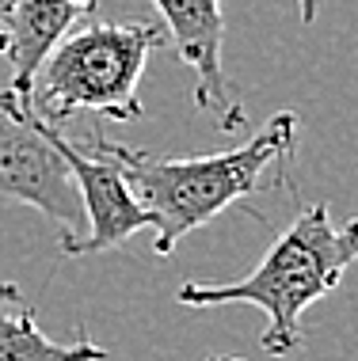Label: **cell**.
Instances as JSON below:
<instances>
[{"instance_id":"52a82bcc","label":"cell","mask_w":358,"mask_h":361,"mask_svg":"<svg viewBox=\"0 0 358 361\" xmlns=\"http://www.w3.org/2000/svg\"><path fill=\"white\" fill-rule=\"evenodd\" d=\"M100 0H8L4 16V57L12 65V80L4 99H31V80L42 57L61 42L73 27L88 23Z\"/></svg>"},{"instance_id":"7a4b0ae2","label":"cell","mask_w":358,"mask_h":361,"mask_svg":"<svg viewBox=\"0 0 358 361\" xmlns=\"http://www.w3.org/2000/svg\"><path fill=\"white\" fill-rule=\"evenodd\" d=\"M351 262H358V217L332 224V209L324 202H309L297 209L290 228H282V236L267 247V255L248 278L229 281V286L183 281L176 300L191 308L256 305L267 316L259 346L282 357L302 346L305 308L340 286Z\"/></svg>"},{"instance_id":"3957f363","label":"cell","mask_w":358,"mask_h":361,"mask_svg":"<svg viewBox=\"0 0 358 361\" xmlns=\"http://www.w3.org/2000/svg\"><path fill=\"white\" fill-rule=\"evenodd\" d=\"M157 46H164V27L153 23L73 27L38 65L31 111L50 126H61L76 111H92L111 122L141 118L138 84Z\"/></svg>"},{"instance_id":"7c38bea8","label":"cell","mask_w":358,"mask_h":361,"mask_svg":"<svg viewBox=\"0 0 358 361\" xmlns=\"http://www.w3.org/2000/svg\"><path fill=\"white\" fill-rule=\"evenodd\" d=\"M206 361H244V357H206Z\"/></svg>"},{"instance_id":"8992f818","label":"cell","mask_w":358,"mask_h":361,"mask_svg":"<svg viewBox=\"0 0 358 361\" xmlns=\"http://www.w3.org/2000/svg\"><path fill=\"white\" fill-rule=\"evenodd\" d=\"M164 19V35L172 38L179 61L195 73V106L210 111L225 133L248 126V111L229 84L225 61V16L221 0H153Z\"/></svg>"},{"instance_id":"9c48e42d","label":"cell","mask_w":358,"mask_h":361,"mask_svg":"<svg viewBox=\"0 0 358 361\" xmlns=\"http://www.w3.org/2000/svg\"><path fill=\"white\" fill-rule=\"evenodd\" d=\"M297 8H302V23H313L321 12V0H297Z\"/></svg>"},{"instance_id":"30bf717a","label":"cell","mask_w":358,"mask_h":361,"mask_svg":"<svg viewBox=\"0 0 358 361\" xmlns=\"http://www.w3.org/2000/svg\"><path fill=\"white\" fill-rule=\"evenodd\" d=\"M0 300H19V286H16V281H0Z\"/></svg>"},{"instance_id":"277c9868","label":"cell","mask_w":358,"mask_h":361,"mask_svg":"<svg viewBox=\"0 0 358 361\" xmlns=\"http://www.w3.org/2000/svg\"><path fill=\"white\" fill-rule=\"evenodd\" d=\"M0 202L38 209L61 228V240L84 232L69 164L46 137V122L31 111V99L0 95Z\"/></svg>"},{"instance_id":"5b68a950","label":"cell","mask_w":358,"mask_h":361,"mask_svg":"<svg viewBox=\"0 0 358 361\" xmlns=\"http://www.w3.org/2000/svg\"><path fill=\"white\" fill-rule=\"evenodd\" d=\"M46 137H50V145L61 152V160L69 164L73 187L80 194V209H84V232L73 240H61L65 259H84V255H100V251H114L130 236L153 228V213L138 202L130 179H126L119 164L95 145L92 133L84 141H73V137H65L57 126L46 122Z\"/></svg>"},{"instance_id":"ba28073f","label":"cell","mask_w":358,"mask_h":361,"mask_svg":"<svg viewBox=\"0 0 358 361\" xmlns=\"http://www.w3.org/2000/svg\"><path fill=\"white\" fill-rule=\"evenodd\" d=\"M0 361H107V350L76 327L73 343H54L35 324V308L19 300H0Z\"/></svg>"},{"instance_id":"8fae6325","label":"cell","mask_w":358,"mask_h":361,"mask_svg":"<svg viewBox=\"0 0 358 361\" xmlns=\"http://www.w3.org/2000/svg\"><path fill=\"white\" fill-rule=\"evenodd\" d=\"M4 16H8V0H0V54H4Z\"/></svg>"},{"instance_id":"6da1fadb","label":"cell","mask_w":358,"mask_h":361,"mask_svg":"<svg viewBox=\"0 0 358 361\" xmlns=\"http://www.w3.org/2000/svg\"><path fill=\"white\" fill-rule=\"evenodd\" d=\"M92 137L122 168L138 202L153 213V232H157L153 255H172L187 232L210 224L217 213L256 194L263 175L294 156L297 114L278 111L259 130V137H251L240 149L210 156H157L114 145L100 133H92Z\"/></svg>"}]
</instances>
